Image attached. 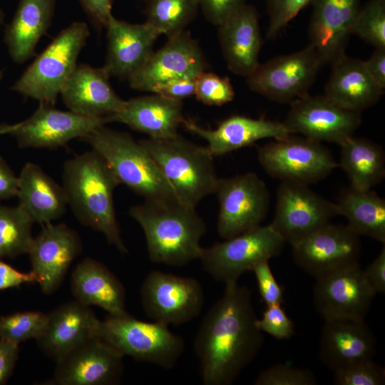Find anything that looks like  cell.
I'll use <instances>...</instances> for the list:
<instances>
[{"label": "cell", "mask_w": 385, "mask_h": 385, "mask_svg": "<svg viewBox=\"0 0 385 385\" xmlns=\"http://www.w3.org/2000/svg\"><path fill=\"white\" fill-rule=\"evenodd\" d=\"M225 284L223 294L206 313L194 340L205 385L232 384L264 343L252 292L237 282Z\"/></svg>", "instance_id": "1"}, {"label": "cell", "mask_w": 385, "mask_h": 385, "mask_svg": "<svg viewBox=\"0 0 385 385\" xmlns=\"http://www.w3.org/2000/svg\"><path fill=\"white\" fill-rule=\"evenodd\" d=\"M63 188L68 205L83 225L100 232L122 253L128 250L116 219L113 192L120 183L106 160L91 150L67 160Z\"/></svg>", "instance_id": "2"}, {"label": "cell", "mask_w": 385, "mask_h": 385, "mask_svg": "<svg viewBox=\"0 0 385 385\" xmlns=\"http://www.w3.org/2000/svg\"><path fill=\"white\" fill-rule=\"evenodd\" d=\"M128 213L144 232L152 262L180 267L199 258L207 227L195 208L176 199L145 200Z\"/></svg>", "instance_id": "3"}, {"label": "cell", "mask_w": 385, "mask_h": 385, "mask_svg": "<svg viewBox=\"0 0 385 385\" xmlns=\"http://www.w3.org/2000/svg\"><path fill=\"white\" fill-rule=\"evenodd\" d=\"M170 184L179 201L195 208L215 192L219 180L214 157L202 147L179 134L165 139L139 140Z\"/></svg>", "instance_id": "4"}, {"label": "cell", "mask_w": 385, "mask_h": 385, "mask_svg": "<svg viewBox=\"0 0 385 385\" xmlns=\"http://www.w3.org/2000/svg\"><path fill=\"white\" fill-rule=\"evenodd\" d=\"M80 139L106 160L120 184L145 200H178L150 154L130 134L103 125Z\"/></svg>", "instance_id": "5"}, {"label": "cell", "mask_w": 385, "mask_h": 385, "mask_svg": "<svg viewBox=\"0 0 385 385\" xmlns=\"http://www.w3.org/2000/svg\"><path fill=\"white\" fill-rule=\"evenodd\" d=\"M90 36L88 24L73 21L61 30L26 68L11 89L39 104L54 106L61 89L77 65Z\"/></svg>", "instance_id": "6"}, {"label": "cell", "mask_w": 385, "mask_h": 385, "mask_svg": "<svg viewBox=\"0 0 385 385\" xmlns=\"http://www.w3.org/2000/svg\"><path fill=\"white\" fill-rule=\"evenodd\" d=\"M93 336L123 356L165 369L174 367L185 350L183 338L173 333L168 326L154 321L143 322L128 314L98 319Z\"/></svg>", "instance_id": "7"}, {"label": "cell", "mask_w": 385, "mask_h": 385, "mask_svg": "<svg viewBox=\"0 0 385 385\" xmlns=\"http://www.w3.org/2000/svg\"><path fill=\"white\" fill-rule=\"evenodd\" d=\"M285 244L270 225L202 247L198 260L203 269L215 279L225 284L239 277L263 260L278 255Z\"/></svg>", "instance_id": "8"}, {"label": "cell", "mask_w": 385, "mask_h": 385, "mask_svg": "<svg viewBox=\"0 0 385 385\" xmlns=\"http://www.w3.org/2000/svg\"><path fill=\"white\" fill-rule=\"evenodd\" d=\"M258 148L261 166L281 181L310 185L321 181L338 166L320 142L290 134Z\"/></svg>", "instance_id": "9"}, {"label": "cell", "mask_w": 385, "mask_h": 385, "mask_svg": "<svg viewBox=\"0 0 385 385\" xmlns=\"http://www.w3.org/2000/svg\"><path fill=\"white\" fill-rule=\"evenodd\" d=\"M324 65L313 46L259 63L247 76L249 88L277 103H291L306 94Z\"/></svg>", "instance_id": "10"}, {"label": "cell", "mask_w": 385, "mask_h": 385, "mask_svg": "<svg viewBox=\"0 0 385 385\" xmlns=\"http://www.w3.org/2000/svg\"><path fill=\"white\" fill-rule=\"evenodd\" d=\"M140 299L146 315L167 326H179L194 319L205 304L204 291L197 279L157 270L145 278Z\"/></svg>", "instance_id": "11"}, {"label": "cell", "mask_w": 385, "mask_h": 385, "mask_svg": "<svg viewBox=\"0 0 385 385\" xmlns=\"http://www.w3.org/2000/svg\"><path fill=\"white\" fill-rule=\"evenodd\" d=\"M215 193L220 205L217 230L224 240L259 227L266 217L270 192L255 173L219 178Z\"/></svg>", "instance_id": "12"}, {"label": "cell", "mask_w": 385, "mask_h": 385, "mask_svg": "<svg viewBox=\"0 0 385 385\" xmlns=\"http://www.w3.org/2000/svg\"><path fill=\"white\" fill-rule=\"evenodd\" d=\"M339 215L336 203L308 185L282 181L277 192L274 217L270 224L291 245L327 225Z\"/></svg>", "instance_id": "13"}, {"label": "cell", "mask_w": 385, "mask_h": 385, "mask_svg": "<svg viewBox=\"0 0 385 385\" xmlns=\"http://www.w3.org/2000/svg\"><path fill=\"white\" fill-rule=\"evenodd\" d=\"M313 303L324 320H364L376 293L359 262L316 279Z\"/></svg>", "instance_id": "14"}, {"label": "cell", "mask_w": 385, "mask_h": 385, "mask_svg": "<svg viewBox=\"0 0 385 385\" xmlns=\"http://www.w3.org/2000/svg\"><path fill=\"white\" fill-rule=\"evenodd\" d=\"M361 121V113L339 106L325 95L306 94L290 103L282 123L291 134L339 145L354 135Z\"/></svg>", "instance_id": "15"}, {"label": "cell", "mask_w": 385, "mask_h": 385, "mask_svg": "<svg viewBox=\"0 0 385 385\" xmlns=\"http://www.w3.org/2000/svg\"><path fill=\"white\" fill-rule=\"evenodd\" d=\"M53 106L39 104L29 118L11 124L6 135L14 137L20 148L53 150L109 123L107 118L86 117Z\"/></svg>", "instance_id": "16"}, {"label": "cell", "mask_w": 385, "mask_h": 385, "mask_svg": "<svg viewBox=\"0 0 385 385\" xmlns=\"http://www.w3.org/2000/svg\"><path fill=\"white\" fill-rule=\"evenodd\" d=\"M292 247L295 263L317 279L359 263L361 241L347 225L329 222Z\"/></svg>", "instance_id": "17"}, {"label": "cell", "mask_w": 385, "mask_h": 385, "mask_svg": "<svg viewBox=\"0 0 385 385\" xmlns=\"http://www.w3.org/2000/svg\"><path fill=\"white\" fill-rule=\"evenodd\" d=\"M207 68L197 42L190 32L168 38L163 46L153 51L145 63L128 78L131 88L151 92L157 85L170 80L196 78Z\"/></svg>", "instance_id": "18"}, {"label": "cell", "mask_w": 385, "mask_h": 385, "mask_svg": "<svg viewBox=\"0 0 385 385\" xmlns=\"http://www.w3.org/2000/svg\"><path fill=\"white\" fill-rule=\"evenodd\" d=\"M123 355L101 339L92 337L56 361L52 384L112 385L119 384Z\"/></svg>", "instance_id": "19"}, {"label": "cell", "mask_w": 385, "mask_h": 385, "mask_svg": "<svg viewBox=\"0 0 385 385\" xmlns=\"http://www.w3.org/2000/svg\"><path fill=\"white\" fill-rule=\"evenodd\" d=\"M82 248L78 234L66 225L51 222L43 225L38 236L34 237L28 253L31 271L43 293L51 294L59 287Z\"/></svg>", "instance_id": "20"}, {"label": "cell", "mask_w": 385, "mask_h": 385, "mask_svg": "<svg viewBox=\"0 0 385 385\" xmlns=\"http://www.w3.org/2000/svg\"><path fill=\"white\" fill-rule=\"evenodd\" d=\"M103 67L77 64L63 83L60 95L70 111L91 118H106L123 106Z\"/></svg>", "instance_id": "21"}, {"label": "cell", "mask_w": 385, "mask_h": 385, "mask_svg": "<svg viewBox=\"0 0 385 385\" xmlns=\"http://www.w3.org/2000/svg\"><path fill=\"white\" fill-rule=\"evenodd\" d=\"M309 38L324 64L342 55L352 34L359 0H314Z\"/></svg>", "instance_id": "22"}, {"label": "cell", "mask_w": 385, "mask_h": 385, "mask_svg": "<svg viewBox=\"0 0 385 385\" xmlns=\"http://www.w3.org/2000/svg\"><path fill=\"white\" fill-rule=\"evenodd\" d=\"M106 29L107 51L103 67L110 76L128 79L152 54L160 34L145 22L131 24L113 15Z\"/></svg>", "instance_id": "23"}, {"label": "cell", "mask_w": 385, "mask_h": 385, "mask_svg": "<svg viewBox=\"0 0 385 385\" xmlns=\"http://www.w3.org/2000/svg\"><path fill=\"white\" fill-rule=\"evenodd\" d=\"M217 27L227 68L237 75L248 76L260 63L262 43L256 9L245 4Z\"/></svg>", "instance_id": "24"}, {"label": "cell", "mask_w": 385, "mask_h": 385, "mask_svg": "<svg viewBox=\"0 0 385 385\" xmlns=\"http://www.w3.org/2000/svg\"><path fill=\"white\" fill-rule=\"evenodd\" d=\"M182 124L186 130L207 141V148L213 157L251 145L264 138L279 139L291 134L283 123L240 115L227 118L215 129L202 128L185 118Z\"/></svg>", "instance_id": "25"}, {"label": "cell", "mask_w": 385, "mask_h": 385, "mask_svg": "<svg viewBox=\"0 0 385 385\" xmlns=\"http://www.w3.org/2000/svg\"><path fill=\"white\" fill-rule=\"evenodd\" d=\"M376 340L365 320L325 321L319 342L321 361L333 371L372 359Z\"/></svg>", "instance_id": "26"}, {"label": "cell", "mask_w": 385, "mask_h": 385, "mask_svg": "<svg viewBox=\"0 0 385 385\" xmlns=\"http://www.w3.org/2000/svg\"><path fill=\"white\" fill-rule=\"evenodd\" d=\"M47 325L36 339L41 350L56 362L94 337L98 319L90 306L77 300L64 303L47 314Z\"/></svg>", "instance_id": "27"}, {"label": "cell", "mask_w": 385, "mask_h": 385, "mask_svg": "<svg viewBox=\"0 0 385 385\" xmlns=\"http://www.w3.org/2000/svg\"><path fill=\"white\" fill-rule=\"evenodd\" d=\"M152 93L125 101L118 112L106 117L109 123L125 124L150 138L165 139L175 136L185 119L182 101Z\"/></svg>", "instance_id": "28"}, {"label": "cell", "mask_w": 385, "mask_h": 385, "mask_svg": "<svg viewBox=\"0 0 385 385\" xmlns=\"http://www.w3.org/2000/svg\"><path fill=\"white\" fill-rule=\"evenodd\" d=\"M332 64L325 96L339 106L361 113L384 93L369 73L364 61L344 54Z\"/></svg>", "instance_id": "29"}, {"label": "cell", "mask_w": 385, "mask_h": 385, "mask_svg": "<svg viewBox=\"0 0 385 385\" xmlns=\"http://www.w3.org/2000/svg\"><path fill=\"white\" fill-rule=\"evenodd\" d=\"M71 288L75 299L85 305L99 307L111 316L128 314L123 284L101 262L89 257L80 262L72 272Z\"/></svg>", "instance_id": "30"}, {"label": "cell", "mask_w": 385, "mask_h": 385, "mask_svg": "<svg viewBox=\"0 0 385 385\" xmlns=\"http://www.w3.org/2000/svg\"><path fill=\"white\" fill-rule=\"evenodd\" d=\"M56 0H19L6 26L4 41L12 61L24 63L36 54V47L51 26Z\"/></svg>", "instance_id": "31"}, {"label": "cell", "mask_w": 385, "mask_h": 385, "mask_svg": "<svg viewBox=\"0 0 385 385\" xmlns=\"http://www.w3.org/2000/svg\"><path fill=\"white\" fill-rule=\"evenodd\" d=\"M16 197L34 222L43 225L62 217L68 205L63 186L33 163H26L18 176Z\"/></svg>", "instance_id": "32"}, {"label": "cell", "mask_w": 385, "mask_h": 385, "mask_svg": "<svg viewBox=\"0 0 385 385\" xmlns=\"http://www.w3.org/2000/svg\"><path fill=\"white\" fill-rule=\"evenodd\" d=\"M336 205L357 235L385 244V200L374 191L350 186L341 192Z\"/></svg>", "instance_id": "33"}, {"label": "cell", "mask_w": 385, "mask_h": 385, "mask_svg": "<svg viewBox=\"0 0 385 385\" xmlns=\"http://www.w3.org/2000/svg\"><path fill=\"white\" fill-rule=\"evenodd\" d=\"M340 146L339 165L346 173L351 186L359 190H371L385 176V154L376 143L354 135Z\"/></svg>", "instance_id": "34"}, {"label": "cell", "mask_w": 385, "mask_h": 385, "mask_svg": "<svg viewBox=\"0 0 385 385\" xmlns=\"http://www.w3.org/2000/svg\"><path fill=\"white\" fill-rule=\"evenodd\" d=\"M199 7V0H148L145 23L170 38L185 30Z\"/></svg>", "instance_id": "35"}, {"label": "cell", "mask_w": 385, "mask_h": 385, "mask_svg": "<svg viewBox=\"0 0 385 385\" xmlns=\"http://www.w3.org/2000/svg\"><path fill=\"white\" fill-rule=\"evenodd\" d=\"M33 223L19 205L9 207L0 203V259H13L29 253L34 240Z\"/></svg>", "instance_id": "36"}, {"label": "cell", "mask_w": 385, "mask_h": 385, "mask_svg": "<svg viewBox=\"0 0 385 385\" xmlns=\"http://www.w3.org/2000/svg\"><path fill=\"white\" fill-rule=\"evenodd\" d=\"M47 314L41 312H16L0 317V339L19 344L37 339L45 331Z\"/></svg>", "instance_id": "37"}, {"label": "cell", "mask_w": 385, "mask_h": 385, "mask_svg": "<svg viewBox=\"0 0 385 385\" xmlns=\"http://www.w3.org/2000/svg\"><path fill=\"white\" fill-rule=\"evenodd\" d=\"M351 33L375 48H385V0H369L359 8Z\"/></svg>", "instance_id": "38"}, {"label": "cell", "mask_w": 385, "mask_h": 385, "mask_svg": "<svg viewBox=\"0 0 385 385\" xmlns=\"http://www.w3.org/2000/svg\"><path fill=\"white\" fill-rule=\"evenodd\" d=\"M195 96L206 105L220 106L234 99L235 91L228 78L203 71L195 78Z\"/></svg>", "instance_id": "39"}, {"label": "cell", "mask_w": 385, "mask_h": 385, "mask_svg": "<svg viewBox=\"0 0 385 385\" xmlns=\"http://www.w3.org/2000/svg\"><path fill=\"white\" fill-rule=\"evenodd\" d=\"M334 372L337 385H382L385 383L384 368L372 359L351 364Z\"/></svg>", "instance_id": "40"}, {"label": "cell", "mask_w": 385, "mask_h": 385, "mask_svg": "<svg viewBox=\"0 0 385 385\" xmlns=\"http://www.w3.org/2000/svg\"><path fill=\"white\" fill-rule=\"evenodd\" d=\"M314 373L307 369L295 368L287 364L272 365L262 371L255 385H315Z\"/></svg>", "instance_id": "41"}, {"label": "cell", "mask_w": 385, "mask_h": 385, "mask_svg": "<svg viewBox=\"0 0 385 385\" xmlns=\"http://www.w3.org/2000/svg\"><path fill=\"white\" fill-rule=\"evenodd\" d=\"M314 0H268L267 38H274L298 13Z\"/></svg>", "instance_id": "42"}, {"label": "cell", "mask_w": 385, "mask_h": 385, "mask_svg": "<svg viewBox=\"0 0 385 385\" xmlns=\"http://www.w3.org/2000/svg\"><path fill=\"white\" fill-rule=\"evenodd\" d=\"M281 305L267 306L262 318L257 319L256 324L261 332L278 339H287L294 334V324Z\"/></svg>", "instance_id": "43"}, {"label": "cell", "mask_w": 385, "mask_h": 385, "mask_svg": "<svg viewBox=\"0 0 385 385\" xmlns=\"http://www.w3.org/2000/svg\"><path fill=\"white\" fill-rule=\"evenodd\" d=\"M256 277L260 296L267 306L282 304L284 302L283 290L276 281L269 260H263L252 270Z\"/></svg>", "instance_id": "44"}, {"label": "cell", "mask_w": 385, "mask_h": 385, "mask_svg": "<svg viewBox=\"0 0 385 385\" xmlns=\"http://www.w3.org/2000/svg\"><path fill=\"white\" fill-rule=\"evenodd\" d=\"M245 4V0H199L203 15L216 26Z\"/></svg>", "instance_id": "45"}, {"label": "cell", "mask_w": 385, "mask_h": 385, "mask_svg": "<svg viewBox=\"0 0 385 385\" xmlns=\"http://www.w3.org/2000/svg\"><path fill=\"white\" fill-rule=\"evenodd\" d=\"M196 78H183L168 81L155 86L150 93L173 100L181 101L195 95Z\"/></svg>", "instance_id": "46"}, {"label": "cell", "mask_w": 385, "mask_h": 385, "mask_svg": "<svg viewBox=\"0 0 385 385\" xmlns=\"http://www.w3.org/2000/svg\"><path fill=\"white\" fill-rule=\"evenodd\" d=\"M91 23L98 29L106 28L112 14L113 0H78Z\"/></svg>", "instance_id": "47"}, {"label": "cell", "mask_w": 385, "mask_h": 385, "mask_svg": "<svg viewBox=\"0 0 385 385\" xmlns=\"http://www.w3.org/2000/svg\"><path fill=\"white\" fill-rule=\"evenodd\" d=\"M33 282L37 283V277L31 270L29 272H22L0 260V290Z\"/></svg>", "instance_id": "48"}, {"label": "cell", "mask_w": 385, "mask_h": 385, "mask_svg": "<svg viewBox=\"0 0 385 385\" xmlns=\"http://www.w3.org/2000/svg\"><path fill=\"white\" fill-rule=\"evenodd\" d=\"M364 275L374 291L377 294L385 292V247L384 246L374 260L364 270Z\"/></svg>", "instance_id": "49"}, {"label": "cell", "mask_w": 385, "mask_h": 385, "mask_svg": "<svg viewBox=\"0 0 385 385\" xmlns=\"http://www.w3.org/2000/svg\"><path fill=\"white\" fill-rule=\"evenodd\" d=\"M19 344L0 339V385L11 376L19 356Z\"/></svg>", "instance_id": "50"}, {"label": "cell", "mask_w": 385, "mask_h": 385, "mask_svg": "<svg viewBox=\"0 0 385 385\" xmlns=\"http://www.w3.org/2000/svg\"><path fill=\"white\" fill-rule=\"evenodd\" d=\"M18 176L0 156V203L1 201L16 197Z\"/></svg>", "instance_id": "51"}, {"label": "cell", "mask_w": 385, "mask_h": 385, "mask_svg": "<svg viewBox=\"0 0 385 385\" xmlns=\"http://www.w3.org/2000/svg\"><path fill=\"white\" fill-rule=\"evenodd\" d=\"M366 68L374 81L385 89V48H375L367 61Z\"/></svg>", "instance_id": "52"}, {"label": "cell", "mask_w": 385, "mask_h": 385, "mask_svg": "<svg viewBox=\"0 0 385 385\" xmlns=\"http://www.w3.org/2000/svg\"><path fill=\"white\" fill-rule=\"evenodd\" d=\"M11 124H8L5 123H0V135H6L9 129L10 128Z\"/></svg>", "instance_id": "53"}, {"label": "cell", "mask_w": 385, "mask_h": 385, "mask_svg": "<svg viewBox=\"0 0 385 385\" xmlns=\"http://www.w3.org/2000/svg\"><path fill=\"white\" fill-rule=\"evenodd\" d=\"M5 20V13L0 6V25L3 24Z\"/></svg>", "instance_id": "54"}, {"label": "cell", "mask_w": 385, "mask_h": 385, "mask_svg": "<svg viewBox=\"0 0 385 385\" xmlns=\"http://www.w3.org/2000/svg\"><path fill=\"white\" fill-rule=\"evenodd\" d=\"M3 76H4V71L0 70V82L1 81V80L3 78Z\"/></svg>", "instance_id": "55"}]
</instances>
